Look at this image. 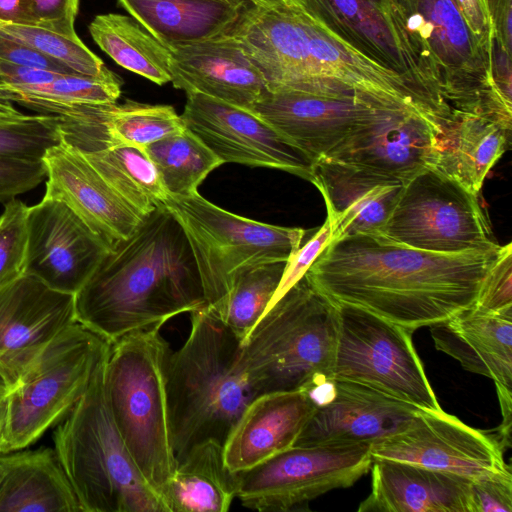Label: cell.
Wrapping results in <instances>:
<instances>
[{"instance_id": "cell-19", "label": "cell", "mask_w": 512, "mask_h": 512, "mask_svg": "<svg viewBox=\"0 0 512 512\" xmlns=\"http://www.w3.org/2000/svg\"><path fill=\"white\" fill-rule=\"evenodd\" d=\"M45 197L64 202L111 249L128 238L143 216L129 205L85 158L64 139L42 158Z\"/></svg>"}, {"instance_id": "cell-22", "label": "cell", "mask_w": 512, "mask_h": 512, "mask_svg": "<svg viewBox=\"0 0 512 512\" xmlns=\"http://www.w3.org/2000/svg\"><path fill=\"white\" fill-rule=\"evenodd\" d=\"M309 181L324 198L332 231L330 242L358 234H381L404 184L329 158L314 161Z\"/></svg>"}, {"instance_id": "cell-1", "label": "cell", "mask_w": 512, "mask_h": 512, "mask_svg": "<svg viewBox=\"0 0 512 512\" xmlns=\"http://www.w3.org/2000/svg\"><path fill=\"white\" fill-rule=\"evenodd\" d=\"M503 249L437 253L358 234L330 242L304 275L336 304L414 332L471 308Z\"/></svg>"}, {"instance_id": "cell-7", "label": "cell", "mask_w": 512, "mask_h": 512, "mask_svg": "<svg viewBox=\"0 0 512 512\" xmlns=\"http://www.w3.org/2000/svg\"><path fill=\"white\" fill-rule=\"evenodd\" d=\"M171 352L160 327H150L112 342L104 363L112 418L142 476L160 497L177 464L167 396Z\"/></svg>"}, {"instance_id": "cell-56", "label": "cell", "mask_w": 512, "mask_h": 512, "mask_svg": "<svg viewBox=\"0 0 512 512\" xmlns=\"http://www.w3.org/2000/svg\"><path fill=\"white\" fill-rule=\"evenodd\" d=\"M3 83V78L2 76L0 75V85Z\"/></svg>"}, {"instance_id": "cell-34", "label": "cell", "mask_w": 512, "mask_h": 512, "mask_svg": "<svg viewBox=\"0 0 512 512\" xmlns=\"http://www.w3.org/2000/svg\"><path fill=\"white\" fill-rule=\"evenodd\" d=\"M121 87L122 80L111 71L103 76L62 74L50 83L35 86L1 84L0 100L60 116L77 105L116 103Z\"/></svg>"}, {"instance_id": "cell-8", "label": "cell", "mask_w": 512, "mask_h": 512, "mask_svg": "<svg viewBox=\"0 0 512 512\" xmlns=\"http://www.w3.org/2000/svg\"><path fill=\"white\" fill-rule=\"evenodd\" d=\"M104 363L83 397L54 429L57 458L83 512H167L112 418L104 391Z\"/></svg>"}, {"instance_id": "cell-6", "label": "cell", "mask_w": 512, "mask_h": 512, "mask_svg": "<svg viewBox=\"0 0 512 512\" xmlns=\"http://www.w3.org/2000/svg\"><path fill=\"white\" fill-rule=\"evenodd\" d=\"M338 332L339 305L303 275L241 345L239 360L250 386L258 395L305 391L333 379Z\"/></svg>"}, {"instance_id": "cell-37", "label": "cell", "mask_w": 512, "mask_h": 512, "mask_svg": "<svg viewBox=\"0 0 512 512\" xmlns=\"http://www.w3.org/2000/svg\"><path fill=\"white\" fill-rule=\"evenodd\" d=\"M109 128L119 144L145 149L185 128L181 115L170 105H152L127 100L113 105Z\"/></svg>"}, {"instance_id": "cell-13", "label": "cell", "mask_w": 512, "mask_h": 512, "mask_svg": "<svg viewBox=\"0 0 512 512\" xmlns=\"http://www.w3.org/2000/svg\"><path fill=\"white\" fill-rule=\"evenodd\" d=\"M395 108H414L426 113L415 106L342 85L315 90L267 89L247 110L314 162L328 156L386 111Z\"/></svg>"}, {"instance_id": "cell-39", "label": "cell", "mask_w": 512, "mask_h": 512, "mask_svg": "<svg viewBox=\"0 0 512 512\" xmlns=\"http://www.w3.org/2000/svg\"><path fill=\"white\" fill-rule=\"evenodd\" d=\"M63 117L30 115L27 119L0 123V157L41 160L63 139Z\"/></svg>"}, {"instance_id": "cell-26", "label": "cell", "mask_w": 512, "mask_h": 512, "mask_svg": "<svg viewBox=\"0 0 512 512\" xmlns=\"http://www.w3.org/2000/svg\"><path fill=\"white\" fill-rule=\"evenodd\" d=\"M370 468L371 492L358 512H472L469 479L393 460Z\"/></svg>"}, {"instance_id": "cell-32", "label": "cell", "mask_w": 512, "mask_h": 512, "mask_svg": "<svg viewBox=\"0 0 512 512\" xmlns=\"http://www.w3.org/2000/svg\"><path fill=\"white\" fill-rule=\"evenodd\" d=\"M88 29L94 42L119 66L158 85L171 81L169 48L132 16L99 14Z\"/></svg>"}, {"instance_id": "cell-53", "label": "cell", "mask_w": 512, "mask_h": 512, "mask_svg": "<svg viewBox=\"0 0 512 512\" xmlns=\"http://www.w3.org/2000/svg\"><path fill=\"white\" fill-rule=\"evenodd\" d=\"M8 394L7 388L0 383V449L2 443L3 432L6 423L7 408H8Z\"/></svg>"}, {"instance_id": "cell-21", "label": "cell", "mask_w": 512, "mask_h": 512, "mask_svg": "<svg viewBox=\"0 0 512 512\" xmlns=\"http://www.w3.org/2000/svg\"><path fill=\"white\" fill-rule=\"evenodd\" d=\"M335 383L333 398L316 408L294 446L373 444L405 430L421 410L359 384Z\"/></svg>"}, {"instance_id": "cell-15", "label": "cell", "mask_w": 512, "mask_h": 512, "mask_svg": "<svg viewBox=\"0 0 512 512\" xmlns=\"http://www.w3.org/2000/svg\"><path fill=\"white\" fill-rule=\"evenodd\" d=\"M372 460L384 459L475 480L511 469L490 434L444 412L419 410L405 430L370 446Z\"/></svg>"}, {"instance_id": "cell-30", "label": "cell", "mask_w": 512, "mask_h": 512, "mask_svg": "<svg viewBox=\"0 0 512 512\" xmlns=\"http://www.w3.org/2000/svg\"><path fill=\"white\" fill-rule=\"evenodd\" d=\"M237 489L238 474L226 466L223 444L207 440L177 461L161 497L167 512H227Z\"/></svg>"}, {"instance_id": "cell-23", "label": "cell", "mask_w": 512, "mask_h": 512, "mask_svg": "<svg viewBox=\"0 0 512 512\" xmlns=\"http://www.w3.org/2000/svg\"><path fill=\"white\" fill-rule=\"evenodd\" d=\"M173 86L249 109L267 90L264 77L229 33L168 47Z\"/></svg>"}, {"instance_id": "cell-24", "label": "cell", "mask_w": 512, "mask_h": 512, "mask_svg": "<svg viewBox=\"0 0 512 512\" xmlns=\"http://www.w3.org/2000/svg\"><path fill=\"white\" fill-rule=\"evenodd\" d=\"M316 408L303 390L255 396L223 444L228 469L244 472L293 447Z\"/></svg>"}, {"instance_id": "cell-36", "label": "cell", "mask_w": 512, "mask_h": 512, "mask_svg": "<svg viewBox=\"0 0 512 512\" xmlns=\"http://www.w3.org/2000/svg\"><path fill=\"white\" fill-rule=\"evenodd\" d=\"M286 265L287 261H276L241 269L225 300L213 308L241 345L269 307Z\"/></svg>"}, {"instance_id": "cell-28", "label": "cell", "mask_w": 512, "mask_h": 512, "mask_svg": "<svg viewBox=\"0 0 512 512\" xmlns=\"http://www.w3.org/2000/svg\"><path fill=\"white\" fill-rule=\"evenodd\" d=\"M435 347L470 372L493 380L496 391L512 392V315L469 308L430 326Z\"/></svg>"}, {"instance_id": "cell-45", "label": "cell", "mask_w": 512, "mask_h": 512, "mask_svg": "<svg viewBox=\"0 0 512 512\" xmlns=\"http://www.w3.org/2000/svg\"><path fill=\"white\" fill-rule=\"evenodd\" d=\"M35 26L68 38H79L75 31L79 0H30Z\"/></svg>"}, {"instance_id": "cell-43", "label": "cell", "mask_w": 512, "mask_h": 512, "mask_svg": "<svg viewBox=\"0 0 512 512\" xmlns=\"http://www.w3.org/2000/svg\"><path fill=\"white\" fill-rule=\"evenodd\" d=\"M472 512H512L511 469L471 481Z\"/></svg>"}, {"instance_id": "cell-12", "label": "cell", "mask_w": 512, "mask_h": 512, "mask_svg": "<svg viewBox=\"0 0 512 512\" xmlns=\"http://www.w3.org/2000/svg\"><path fill=\"white\" fill-rule=\"evenodd\" d=\"M381 234L399 244L437 253L498 244L478 195L431 167L403 184Z\"/></svg>"}, {"instance_id": "cell-4", "label": "cell", "mask_w": 512, "mask_h": 512, "mask_svg": "<svg viewBox=\"0 0 512 512\" xmlns=\"http://www.w3.org/2000/svg\"><path fill=\"white\" fill-rule=\"evenodd\" d=\"M190 332L171 352L167 396L172 446L180 460L207 440L224 444L240 415L257 396L240 364L241 342L216 311L190 312Z\"/></svg>"}, {"instance_id": "cell-5", "label": "cell", "mask_w": 512, "mask_h": 512, "mask_svg": "<svg viewBox=\"0 0 512 512\" xmlns=\"http://www.w3.org/2000/svg\"><path fill=\"white\" fill-rule=\"evenodd\" d=\"M399 45L443 118L451 109L511 116L490 80V47L470 29L454 0H385Z\"/></svg>"}, {"instance_id": "cell-20", "label": "cell", "mask_w": 512, "mask_h": 512, "mask_svg": "<svg viewBox=\"0 0 512 512\" xmlns=\"http://www.w3.org/2000/svg\"><path fill=\"white\" fill-rule=\"evenodd\" d=\"M439 133L437 120L420 110L390 109L322 158L360 166L405 183L432 167Z\"/></svg>"}, {"instance_id": "cell-3", "label": "cell", "mask_w": 512, "mask_h": 512, "mask_svg": "<svg viewBox=\"0 0 512 512\" xmlns=\"http://www.w3.org/2000/svg\"><path fill=\"white\" fill-rule=\"evenodd\" d=\"M229 33L269 90L344 85L415 106L440 120L410 82L349 48L289 0L268 7L245 6Z\"/></svg>"}, {"instance_id": "cell-25", "label": "cell", "mask_w": 512, "mask_h": 512, "mask_svg": "<svg viewBox=\"0 0 512 512\" xmlns=\"http://www.w3.org/2000/svg\"><path fill=\"white\" fill-rule=\"evenodd\" d=\"M349 48L406 79L439 110L423 90L403 54L385 0H289Z\"/></svg>"}, {"instance_id": "cell-18", "label": "cell", "mask_w": 512, "mask_h": 512, "mask_svg": "<svg viewBox=\"0 0 512 512\" xmlns=\"http://www.w3.org/2000/svg\"><path fill=\"white\" fill-rule=\"evenodd\" d=\"M74 322L75 295L25 274L0 288V383L12 390L38 354Z\"/></svg>"}, {"instance_id": "cell-33", "label": "cell", "mask_w": 512, "mask_h": 512, "mask_svg": "<svg viewBox=\"0 0 512 512\" xmlns=\"http://www.w3.org/2000/svg\"><path fill=\"white\" fill-rule=\"evenodd\" d=\"M82 153L106 182L143 217L169 195L156 166L143 149L118 144Z\"/></svg>"}, {"instance_id": "cell-31", "label": "cell", "mask_w": 512, "mask_h": 512, "mask_svg": "<svg viewBox=\"0 0 512 512\" xmlns=\"http://www.w3.org/2000/svg\"><path fill=\"white\" fill-rule=\"evenodd\" d=\"M0 512H83L54 449L13 453L0 484Z\"/></svg>"}, {"instance_id": "cell-41", "label": "cell", "mask_w": 512, "mask_h": 512, "mask_svg": "<svg viewBox=\"0 0 512 512\" xmlns=\"http://www.w3.org/2000/svg\"><path fill=\"white\" fill-rule=\"evenodd\" d=\"M477 311L512 315V247L504 249L486 274L477 299L472 306Z\"/></svg>"}, {"instance_id": "cell-57", "label": "cell", "mask_w": 512, "mask_h": 512, "mask_svg": "<svg viewBox=\"0 0 512 512\" xmlns=\"http://www.w3.org/2000/svg\"><path fill=\"white\" fill-rule=\"evenodd\" d=\"M234 1H236V0H234ZM237 2H239V1H237ZM241 3H242V2H241Z\"/></svg>"}, {"instance_id": "cell-10", "label": "cell", "mask_w": 512, "mask_h": 512, "mask_svg": "<svg viewBox=\"0 0 512 512\" xmlns=\"http://www.w3.org/2000/svg\"><path fill=\"white\" fill-rule=\"evenodd\" d=\"M162 204L182 226L195 258L206 305L217 308L235 274L257 264L288 261L305 231L248 219L211 203L198 192L168 195Z\"/></svg>"}, {"instance_id": "cell-35", "label": "cell", "mask_w": 512, "mask_h": 512, "mask_svg": "<svg viewBox=\"0 0 512 512\" xmlns=\"http://www.w3.org/2000/svg\"><path fill=\"white\" fill-rule=\"evenodd\" d=\"M144 151L156 166L170 195L189 196L223 161L194 133L185 128L147 146Z\"/></svg>"}, {"instance_id": "cell-2", "label": "cell", "mask_w": 512, "mask_h": 512, "mask_svg": "<svg viewBox=\"0 0 512 512\" xmlns=\"http://www.w3.org/2000/svg\"><path fill=\"white\" fill-rule=\"evenodd\" d=\"M204 305L188 239L163 204L106 253L75 294L76 321L111 343Z\"/></svg>"}, {"instance_id": "cell-42", "label": "cell", "mask_w": 512, "mask_h": 512, "mask_svg": "<svg viewBox=\"0 0 512 512\" xmlns=\"http://www.w3.org/2000/svg\"><path fill=\"white\" fill-rule=\"evenodd\" d=\"M45 178L46 168L42 159L0 157V202L5 203L34 189Z\"/></svg>"}, {"instance_id": "cell-40", "label": "cell", "mask_w": 512, "mask_h": 512, "mask_svg": "<svg viewBox=\"0 0 512 512\" xmlns=\"http://www.w3.org/2000/svg\"><path fill=\"white\" fill-rule=\"evenodd\" d=\"M28 206L13 198L0 215V288L24 275Z\"/></svg>"}, {"instance_id": "cell-46", "label": "cell", "mask_w": 512, "mask_h": 512, "mask_svg": "<svg viewBox=\"0 0 512 512\" xmlns=\"http://www.w3.org/2000/svg\"><path fill=\"white\" fill-rule=\"evenodd\" d=\"M0 61L25 65L63 74H75L68 68L41 55L0 28ZM80 75V74H79Z\"/></svg>"}, {"instance_id": "cell-27", "label": "cell", "mask_w": 512, "mask_h": 512, "mask_svg": "<svg viewBox=\"0 0 512 512\" xmlns=\"http://www.w3.org/2000/svg\"><path fill=\"white\" fill-rule=\"evenodd\" d=\"M512 121L451 109L440 123L431 168L478 195L494 164L509 149Z\"/></svg>"}, {"instance_id": "cell-49", "label": "cell", "mask_w": 512, "mask_h": 512, "mask_svg": "<svg viewBox=\"0 0 512 512\" xmlns=\"http://www.w3.org/2000/svg\"><path fill=\"white\" fill-rule=\"evenodd\" d=\"M63 73L0 61L2 84L28 87L50 83Z\"/></svg>"}, {"instance_id": "cell-54", "label": "cell", "mask_w": 512, "mask_h": 512, "mask_svg": "<svg viewBox=\"0 0 512 512\" xmlns=\"http://www.w3.org/2000/svg\"><path fill=\"white\" fill-rule=\"evenodd\" d=\"M12 459H13L12 452L6 453L4 455L2 453H0V484L11 465Z\"/></svg>"}, {"instance_id": "cell-52", "label": "cell", "mask_w": 512, "mask_h": 512, "mask_svg": "<svg viewBox=\"0 0 512 512\" xmlns=\"http://www.w3.org/2000/svg\"><path fill=\"white\" fill-rule=\"evenodd\" d=\"M485 2L492 19L493 27L497 24L505 10L512 7V0H485Z\"/></svg>"}, {"instance_id": "cell-48", "label": "cell", "mask_w": 512, "mask_h": 512, "mask_svg": "<svg viewBox=\"0 0 512 512\" xmlns=\"http://www.w3.org/2000/svg\"><path fill=\"white\" fill-rule=\"evenodd\" d=\"M476 38L490 47L494 32L492 19L485 0H454Z\"/></svg>"}, {"instance_id": "cell-29", "label": "cell", "mask_w": 512, "mask_h": 512, "mask_svg": "<svg viewBox=\"0 0 512 512\" xmlns=\"http://www.w3.org/2000/svg\"><path fill=\"white\" fill-rule=\"evenodd\" d=\"M167 48L229 32L244 3L234 0H118Z\"/></svg>"}, {"instance_id": "cell-55", "label": "cell", "mask_w": 512, "mask_h": 512, "mask_svg": "<svg viewBox=\"0 0 512 512\" xmlns=\"http://www.w3.org/2000/svg\"><path fill=\"white\" fill-rule=\"evenodd\" d=\"M236 1L242 2L246 6L253 5V6H260V7H268V6L277 5L281 2H283L284 0H236Z\"/></svg>"}, {"instance_id": "cell-16", "label": "cell", "mask_w": 512, "mask_h": 512, "mask_svg": "<svg viewBox=\"0 0 512 512\" xmlns=\"http://www.w3.org/2000/svg\"><path fill=\"white\" fill-rule=\"evenodd\" d=\"M223 163L266 167L311 178L313 160L250 110L199 93L187 94L181 114Z\"/></svg>"}, {"instance_id": "cell-14", "label": "cell", "mask_w": 512, "mask_h": 512, "mask_svg": "<svg viewBox=\"0 0 512 512\" xmlns=\"http://www.w3.org/2000/svg\"><path fill=\"white\" fill-rule=\"evenodd\" d=\"M369 443L293 446L238 474L237 498L249 509L284 512L352 486L371 467Z\"/></svg>"}, {"instance_id": "cell-38", "label": "cell", "mask_w": 512, "mask_h": 512, "mask_svg": "<svg viewBox=\"0 0 512 512\" xmlns=\"http://www.w3.org/2000/svg\"><path fill=\"white\" fill-rule=\"evenodd\" d=\"M0 28L75 74L103 76L110 72L80 38L71 39L35 25L0 24Z\"/></svg>"}, {"instance_id": "cell-11", "label": "cell", "mask_w": 512, "mask_h": 512, "mask_svg": "<svg viewBox=\"0 0 512 512\" xmlns=\"http://www.w3.org/2000/svg\"><path fill=\"white\" fill-rule=\"evenodd\" d=\"M412 334L360 308L339 305L333 379L365 386L417 409L441 410Z\"/></svg>"}, {"instance_id": "cell-44", "label": "cell", "mask_w": 512, "mask_h": 512, "mask_svg": "<svg viewBox=\"0 0 512 512\" xmlns=\"http://www.w3.org/2000/svg\"><path fill=\"white\" fill-rule=\"evenodd\" d=\"M331 237V225L328 217H326L325 222L312 236V238L306 244L300 246L293 256L287 261L282 279L270 305L278 300L305 274L317 256L329 244Z\"/></svg>"}, {"instance_id": "cell-47", "label": "cell", "mask_w": 512, "mask_h": 512, "mask_svg": "<svg viewBox=\"0 0 512 512\" xmlns=\"http://www.w3.org/2000/svg\"><path fill=\"white\" fill-rule=\"evenodd\" d=\"M490 80L494 91L512 105V52L494 33L490 43Z\"/></svg>"}, {"instance_id": "cell-51", "label": "cell", "mask_w": 512, "mask_h": 512, "mask_svg": "<svg viewBox=\"0 0 512 512\" xmlns=\"http://www.w3.org/2000/svg\"><path fill=\"white\" fill-rule=\"evenodd\" d=\"M29 116L18 111L10 102L0 100V123L18 122Z\"/></svg>"}, {"instance_id": "cell-50", "label": "cell", "mask_w": 512, "mask_h": 512, "mask_svg": "<svg viewBox=\"0 0 512 512\" xmlns=\"http://www.w3.org/2000/svg\"><path fill=\"white\" fill-rule=\"evenodd\" d=\"M0 24L34 25L30 0H0Z\"/></svg>"}, {"instance_id": "cell-17", "label": "cell", "mask_w": 512, "mask_h": 512, "mask_svg": "<svg viewBox=\"0 0 512 512\" xmlns=\"http://www.w3.org/2000/svg\"><path fill=\"white\" fill-rule=\"evenodd\" d=\"M24 274L75 295L110 250L64 202L43 197L28 207Z\"/></svg>"}, {"instance_id": "cell-9", "label": "cell", "mask_w": 512, "mask_h": 512, "mask_svg": "<svg viewBox=\"0 0 512 512\" xmlns=\"http://www.w3.org/2000/svg\"><path fill=\"white\" fill-rule=\"evenodd\" d=\"M110 346L77 321L59 333L9 391L0 453L28 447L64 419L88 390Z\"/></svg>"}]
</instances>
